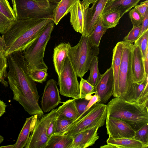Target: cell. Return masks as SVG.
<instances>
[{
    "label": "cell",
    "instance_id": "6da1fadb",
    "mask_svg": "<svg viewBox=\"0 0 148 148\" xmlns=\"http://www.w3.org/2000/svg\"><path fill=\"white\" fill-rule=\"evenodd\" d=\"M7 77L13 99L18 102L29 114L43 115L39 104L40 96L35 82L31 78L23 53L19 52L8 55Z\"/></svg>",
    "mask_w": 148,
    "mask_h": 148
},
{
    "label": "cell",
    "instance_id": "7a4b0ae2",
    "mask_svg": "<svg viewBox=\"0 0 148 148\" xmlns=\"http://www.w3.org/2000/svg\"><path fill=\"white\" fill-rule=\"evenodd\" d=\"M53 19H29L14 21L3 35L8 56L11 53L22 52L40 35Z\"/></svg>",
    "mask_w": 148,
    "mask_h": 148
},
{
    "label": "cell",
    "instance_id": "3957f363",
    "mask_svg": "<svg viewBox=\"0 0 148 148\" xmlns=\"http://www.w3.org/2000/svg\"><path fill=\"white\" fill-rule=\"evenodd\" d=\"M106 117L123 121L135 131L148 123V109L137 102H130L120 97H114L107 105Z\"/></svg>",
    "mask_w": 148,
    "mask_h": 148
},
{
    "label": "cell",
    "instance_id": "277c9868",
    "mask_svg": "<svg viewBox=\"0 0 148 148\" xmlns=\"http://www.w3.org/2000/svg\"><path fill=\"white\" fill-rule=\"evenodd\" d=\"M99 53V47L93 45L88 36L82 35L77 45L70 47L67 55L78 77H83Z\"/></svg>",
    "mask_w": 148,
    "mask_h": 148
},
{
    "label": "cell",
    "instance_id": "5b68a950",
    "mask_svg": "<svg viewBox=\"0 0 148 148\" xmlns=\"http://www.w3.org/2000/svg\"><path fill=\"white\" fill-rule=\"evenodd\" d=\"M53 20L49 23L40 35L23 51L24 58L29 71L48 70L44 60L45 51L53 29Z\"/></svg>",
    "mask_w": 148,
    "mask_h": 148
},
{
    "label": "cell",
    "instance_id": "8992f818",
    "mask_svg": "<svg viewBox=\"0 0 148 148\" xmlns=\"http://www.w3.org/2000/svg\"><path fill=\"white\" fill-rule=\"evenodd\" d=\"M107 114V105L96 103L83 116L73 122L66 129L62 134L73 137L79 132L87 129L98 126H103Z\"/></svg>",
    "mask_w": 148,
    "mask_h": 148
},
{
    "label": "cell",
    "instance_id": "52a82bcc",
    "mask_svg": "<svg viewBox=\"0 0 148 148\" xmlns=\"http://www.w3.org/2000/svg\"><path fill=\"white\" fill-rule=\"evenodd\" d=\"M14 12L17 20L29 19H53V12L58 4L40 3L33 0H14Z\"/></svg>",
    "mask_w": 148,
    "mask_h": 148
},
{
    "label": "cell",
    "instance_id": "ba28073f",
    "mask_svg": "<svg viewBox=\"0 0 148 148\" xmlns=\"http://www.w3.org/2000/svg\"><path fill=\"white\" fill-rule=\"evenodd\" d=\"M123 49L120 67L116 90L112 95L124 99L132 87L133 80L131 68L132 43L123 41Z\"/></svg>",
    "mask_w": 148,
    "mask_h": 148
},
{
    "label": "cell",
    "instance_id": "9c48e42d",
    "mask_svg": "<svg viewBox=\"0 0 148 148\" xmlns=\"http://www.w3.org/2000/svg\"><path fill=\"white\" fill-rule=\"evenodd\" d=\"M77 77L67 55L62 70L58 76V84L61 95L75 99H79V83Z\"/></svg>",
    "mask_w": 148,
    "mask_h": 148
},
{
    "label": "cell",
    "instance_id": "30bf717a",
    "mask_svg": "<svg viewBox=\"0 0 148 148\" xmlns=\"http://www.w3.org/2000/svg\"><path fill=\"white\" fill-rule=\"evenodd\" d=\"M57 110L54 108L38 119L25 148H46L49 139L47 135V127L52 119L57 115Z\"/></svg>",
    "mask_w": 148,
    "mask_h": 148
},
{
    "label": "cell",
    "instance_id": "8fae6325",
    "mask_svg": "<svg viewBox=\"0 0 148 148\" xmlns=\"http://www.w3.org/2000/svg\"><path fill=\"white\" fill-rule=\"evenodd\" d=\"M109 0H97L90 8L84 11V31L82 35L88 36L103 13Z\"/></svg>",
    "mask_w": 148,
    "mask_h": 148
},
{
    "label": "cell",
    "instance_id": "7c38bea8",
    "mask_svg": "<svg viewBox=\"0 0 148 148\" xmlns=\"http://www.w3.org/2000/svg\"><path fill=\"white\" fill-rule=\"evenodd\" d=\"M56 81L51 79L47 82L41 101V108L43 112L50 111L62 103Z\"/></svg>",
    "mask_w": 148,
    "mask_h": 148
},
{
    "label": "cell",
    "instance_id": "4fadbf2b",
    "mask_svg": "<svg viewBox=\"0 0 148 148\" xmlns=\"http://www.w3.org/2000/svg\"><path fill=\"white\" fill-rule=\"evenodd\" d=\"M107 134L113 138H133L135 131L125 121L117 118L106 117Z\"/></svg>",
    "mask_w": 148,
    "mask_h": 148
},
{
    "label": "cell",
    "instance_id": "5bb4252c",
    "mask_svg": "<svg viewBox=\"0 0 148 148\" xmlns=\"http://www.w3.org/2000/svg\"><path fill=\"white\" fill-rule=\"evenodd\" d=\"M114 80L112 69L111 66L101 76L95 86V95L98 97L97 103H106L112 95Z\"/></svg>",
    "mask_w": 148,
    "mask_h": 148
},
{
    "label": "cell",
    "instance_id": "9a60e30c",
    "mask_svg": "<svg viewBox=\"0 0 148 148\" xmlns=\"http://www.w3.org/2000/svg\"><path fill=\"white\" fill-rule=\"evenodd\" d=\"M131 68L134 83L140 84L148 77L145 70L143 59L138 46L133 45L132 54Z\"/></svg>",
    "mask_w": 148,
    "mask_h": 148
},
{
    "label": "cell",
    "instance_id": "2e32d148",
    "mask_svg": "<svg viewBox=\"0 0 148 148\" xmlns=\"http://www.w3.org/2000/svg\"><path fill=\"white\" fill-rule=\"evenodd\" d=\"M99 128L95 126L74 136L72 148H85L93 145L99 138L97 131Z\"/></svg>",
    "mask_w": 148,
    "mask_h": 148
},
{
    "label": "cell",
    "instance_id": "e0dca14e",
    "mask_svg": "<svg viewBox=\"0 0 148 148\" xmlns=\"http://www.w3.org/2000/svg\"><path fill=\"white\" fill-rule=\"evenodd\" d=\"M37 115H32L26 119L25 122L14 144V148H23L26 145L30 135L38 119Z\"/></svg>",
    "mask_w": 148,
    "mask_h": 148
},
{
    "label": "cell",
    "instance_id": "ac0fdd59",
    "mask_svg": "<svg viewBox=\"0 0 148 148\" xmlns=\"http://www.w3.org/2000/svg\"><path fill=\"white\" fill-rule=\"evenodd\" d=\"M71 46L69 43L63 42L56 45L54 48L53 62L58 76L62 70L68 50Z\"/></svg>",
    "mask_w": 148,
    "mask_h": 148
},
{
    "label": "cell",
    "instance_id": "d6986e66",
    "mask_svg": "<svg viewBox=\"0 0 148 148\" xmlns=\"http://www.w3.org/2000/svg\"><path fill=\"white\" fill-rule=\"evenodd\" d=\"M81 1L77 2L70 11V22L74 30L82 34L84 31V11Z\"/></svg>",
    "mask_w": 148,
    "mask_h": 148
},
{
    "label": "cell",
    "instance_id": "ffe728a7",
    "mask_svg": "<svg viewBox=\"0 0 148 148\" xmlns=\"http://www.w3.org/2000/svg\"><path fill=\"white\" fill-rule=\"evenodd\" d=\"M62 103V105L57 108L58 117L70 119L74 121L79 117L75 99H70Z\"/></svg>",
    "mask_w": 148,
    "mask_h": 148
},
{
    "label": "cell",
    "instance_id": "44dd1931",
    "mask_svg": "<svg viewBox=\"0 0 148 148\" xmlns=\"http://www.w3.org/2000/svg\"><path fill=\"white\" fill-rule=\"evenodd\" d=\"M123 49V41L118 42L114 48L111 67L114 77V84L112 95L116 92L118 80Z\"/></svg>",
    "mask_w": 148,
    "mask_h": 148
},
{
    "label": "cell",
    "instance_id": "7402d4cb",
    "mask_svg": "<svg viewBox=\"0 0 148 148\" xmlns=\"http://www.w3.org/2000/svg\"><path fill=\"white\" fill-rule=\"evenodd\" d=\"M141 0H114L108 1L103 12L112 8H116L119 11L121 16L135 7Z\"/></svg>",
    "mask_w": 148,
    "mask_h": 148
},
{
    "label": "cell",
    "instance_id": "603a6c76",
    "mask_svg": "<svg viewBox=\"0 0 148 148\" xmlns=\"http://www.w3.org/2000/svg\"><path fill=\"white\" fill-rule=\"evenodd\" d=\"M80 0H61L54 10L53 20L57 25L60 20L69 13L74 5Z\"/></svg>",
    "mask_w": 148,
    "mask_h": 148
},
{
    "label": "cell",
    "instance_id": "cb8c5ba5",
    "mask_svg": "<svg viewBox=\"0 0 148 148\" xmlns=\"http://www.w3.org/2000/svg\"><path fill=\"white\" fill-rule=\"evenodd\" d=\"M106 142L116 148H147L148 146L134 138H113L109 136Z\"/></svg>",
    "mask_w": 148,
    "mask_h": 148
},
{
    "label": "cell",
    "instance_id": "d4e9b609",
    "mask_svg": "<svg viewBox=\"0 0 148 148\" xmlns=\"http://www.w3.org/2000/svg\"><path fill=\"white\" fill-rule=\"evenodd\" d=\"M73 141V137L53 134L49 139L46 148H72Z\"/></svg>",
    "mask_w": 148,
    "mask_h": 148
},
{
    "label": "cell",
    "instance_id": "484cf974",
    "mask_svg": "<svg viewBox=\"0 0 148 148\" xmlns=\"http://www.w3.org/2000/svg\"><path fill=\"white\" fill-rule=\"evenodd\" d=\"M5 48V44L2 35L0 36V82L4 86L7 87L8 84L5 79L7 77V69L8 64Z\"/></svg>",
    "mask_w": 148,
    "mask_h": 148
},
{
    "label": "cell",
    "instance_id": "4316f807",
    "mask_svg": "<svg viewBox=\"0 0 148 148\" xmlns=\"http://www.w3.org/2000/svg\"><path fill=\"white\" fill-rule=\"evenodd\" d=\"M121 17L119 10L116 8H112L103 12L101 18L103 25L108 29L116 27Z\"/></svg>",
    "mask_w": 148,
    "mask_h": 148
},
{
    "label": "cell",
    "instance_id": "83f0119b",
    "mask_svg": "<svg viewBox=\"0 0 148 148\" xmlns=\"http://www.w3.org/2000/svg\"><path fill=\"white\" fill-rule=\"evenodd\" d=\"M148 77L140 84L134 83L132 87L124 99L130 102H136L138 100L147 83L148 82Z\"/></svg>",
    "mask_w": 148,
    "mask_h": 148
},
{
    "label": "cell",
    "instance_id": "f1b7e54d",
    "mask_svg": "<svg viewBox=\"0 0 148 148\" xmlns=\"http://www.w3.org/2000/svg\"><path fill=\"white\" fill-rule=\"evenodd\" d=\"M107 29L103 25L100 17L92 32L88 36L91 43L93 45L99 47L101 38Z\"/></svg>",
    "mask_w": 148,
    "mask_h": 148
},
{
    "label": "cell",
    "instance_id": "f546056e",
    "mask_svg": "<svg viewBox=\"0 0 148 148\" xmlns=\"http://www.w3.org/2000/svg\"><path fill=\"white\" fill-rule=\"evenodd\" d=\"M99 58L95 57L92 60L90 66V73L87 81L93 86H95L100 79L102 75L100 73L98 66Z\"/></svg>",
    "mask_w": 148,
    "mask_h": 148
},
{
    "label": "cell",
    "instance_id": "4dcf8cb0",
    "mask_svg": "<svg viewBox=\"0 0 148 148\" xmlns=\"http://www.w3.org/2000/svg\"><path fill=\"white\" fill-rule=\"evenodd\" d=\"M79 99L85 98L88 95H92L95 92V86L89 83L87 80L81 78L79 83Z\"/></svg>",
    "mask_w": 148,
    "mask_h": 148
},
{
    "label": "cell",
    "instance_id": "1f68e13d",
    "mask_svg": "<svg viewBox=\"0 0 148 148\" xmlns=\"http://www.w3.org/2000/svg\"><path fill=\"white\" fill-rule=\"evenodd\" d=\"M73 122L70 119L57 116L55 123L54 134H62L67 127Z\"/></svg>",
    "mask_w": 148,
    "mask_h": 148
},
{
    "label": "cell",
    "instance_id": "d6a6232c",
    "mask_svg": "<svg viewBox=\"0 0 148 148\" xmlns=\"http://www.w3.org/2000/svg\"><path fill=\"white\" fill-rule=\"evenodd\" d=\"M148 29L140 35L135 41L134 45L139 47L141 52L143 59L146 55L147 50L148 49Z\"/></svg>",
    "mask_w": 148,
    "mask_h": 148
},
{
    "label": "cell",
    "instance_id": "836d02e7",
    "mask_svg": "<svg viewBox=\"0 0 148 148\" xmlns=\"http://www.w3.org/2000/svg\"><path fill=\"white\" fill-rule=\"evenodd\" d=\"M0 12L11 21L16 20L15 13L8 0H0Z\"/></svg>",
    "mask_w": 148,
    "mask_h": 148
},
{
    "label": "cell",
    "instance_id": "e575fe53",
    "mask_svg": "<svg viewBox=\"0 0 148 148\" xmlns=\"http://www.w3.org/2000/svg\"><path fill=\"white\" fill-rule=\"evenodd\" d=\"M133 138L148 145V123L135 132Z\"/></svg>",
    "mask_w": 148,
    "mask_h": 148
},
{
    "label": "cell",
    "instance_id": "d590c367",
    "mask_svg": "<svg viewBox=\"0 0 148 148\" xmlns=\"http://www.w3.org/2000/svg\"><path fill=\"white\" fill-rule=\"evenodd\" d=\"M47 70H34L29 71L30 75L35 82L41 83L45 81L47 76Z\"/></svg>",
    "mask_w": 148,
    "mask_h": 148
},
{
    "label": "cell",
    "instance_id": "8d00e7d4",
    "mask_svg": "<svg viewBox=\"0 0 148 148\" xmlns=\"http://www.w3.org/2000/svg\"><path fill=\"white\" fill-rule=\"evenodd\" d=\"M141 25L133 27L128 34L123 39V41L132 43L136 41L140 36Z\"/></svg>",
    "mask_w": 148,
    "mask_h": 148
},
{
    "label": "cell",
    "instance_id": "74e56055",
    "mask_svg": "<svg viewBox=\"0 0 148 148\" xmlns=\"http://www.w3.org/2000/svg\"><path fill=\"white\" fill-rule=\"evenodd\" d=\"M129 17L133 27H136L141 25L143 17L136 9L134 8L129 11Z\"/></svg>",
    "mask_w": 148,
    "mask_h": 148
},
{
    "label": "cell",
    "instance_id": "f35d334b",
    "mask_svg": "<svg viewBox=\"0 0 148 148\" xmlns=\"http://www.w3.org/2000/svg\"><path fill=\"white\" fill-rule=\"evenodd\" d=\"M13 21L0 12V33L3 35L8 29Z\"/></svg>",
    "mask_w": 148,
    "mask_h": 148
},
{
    "label": "cell",
    "instance_id": "ab89813d",
    "mask_svg": "<svg viewBox=\"0 0 148 148\" xmlns=\"http://www.w3.org/2000/svg\"><path fill=\"white\" fill-rule=\"evenodd\" d=\"M89 101L85 98L76 99V107L80 116L85 112Z\"/></svg>",
    "mask_w": 148,
    "mask_h": 148
},
{
    "label": "cell",
    "instance_id": "60d3db41",
    "mask_svg": "<svg viewBox=\"0 0 148 148\" xmlns=\"http://www.w3.org/2000/svg\"><path fill=\"white\" fill-rule=\"evenodd\" d=\"M148 8V1L147 0L141 2L139 4L136 5L134 8L140 13L143 17H144L146 11Z\"/></svg>",
    "mask_w": 148,
    "mask_h": 148
},
{
    "label": "cell",
    "instance_id": "b9f144b4",
    "mask_svg": "<svg viewBox=\"0 0 148 148\" xmlns=\"http://www.w3.org/2000/svg\"><path fill=\"white\" fill-rule=\"evenodd\" d=\"M57 115L53 118L49 124L47 130V135L50 138L51 136L54 134L55 123Z\"/></svg>",
    "mask_w": 148,
    "mask_h": 148
},
{
    "label": "cell",
    "instance_id": "7bdbcfd3",
    "mask_svg": "<svg viewBox=\"0 0 148 148\" xmlns=\"http://www.w3.org/2000/svg\"><path fill=\"white\" fill-rule=\"evenodd\" d=\"M147 29H148V8L146 10L143 18V20L141 24L140 36Z\"/></svg>",
    "mask_w": 148,
    "mask_h": 148
},
{
    "label": "cell",
    "instance_id": "ee69618b",
    "mask_svg": "<svg viewBox=\"0 0 148 148\" xmlns=\"http://www.w3.org/2000/svg\"><path fill=\"white\" fill-rule=\"evenodd\" d=\"M97 0H83L81 3L85 9L89 7L90 4H93Z\"/></svg>",
    "mask_w": 148,
    "mask_h": 148
},
{
    "label": "cell",
    "instance_id": "f6af8a7d",
    "mask_svg": "<svg viewBox=\"0 0 148 148\" xmlns=\"http://www.w3.org/2000/svg\"><path fill=\"white\" fill-rule=\"evenodd\" d=\"M148 49H147L145 57L143 59L144 69L146 75H148Z\"/></svg>",
    "mask_w": 148,
    "mask_h": 148
},
{
    "label": "cell",
    "instance_id": "bcb514c9",
    "mask_svg": "<svg viewBox=\"0 0 148 148\" xmlns=\"http://www.w3.org/2000/svg\"><path fill=\"white\" fill-rule=\"evenodd\" d=\"M7 106L6 104L0 99V117L2 116L5 112V109Z\"/></svg>",
    "mask_w": 148,
    "mask_h": 148
},
{
    "label": "cell",
    "instance_id": "7dc6e473",
    "mask_svg": "<svg viewBox=\"0 0 148 148\" xmlns=\"http://www.w3.org/2000/svg\"><path fill=\"white\" fill-rule=\"evenodd\" d=\"M100 148H116V147L114 145L107 144V145H104L101 146L100 147Z\"/></svg>",
    "mask_w": 148,
    "mask_h": 148
},
{
    "label": "cell",
    "instance_id": "c3c4849f",
    "mask_svg": "<svg viewBox=\"0 0 148 148\" xmlns=\"http://www.w3.org/2000/svg\"><path fill=\"white\" fill-rule=\"evenodd\" d=\"M14 144L10 145H8L0 147V148H14Z\"/></svg>",
    "mask_w": 148,
    "mask_h": 148
},
{
    "label": "cell",
    "instance_id": "681fc988",
    "mask_svg": "<svg viewBox=\"0 0 148 148\" xmlns=\"http://www.w3.org/2000/svg\"><path fill=\"white\" fill-rule=\"evenodd\" d=\"M50 3H58L61 0H47Z\"/></svg>",
    "mask_w": 148,
    "mask_h": 148
},
{
    "label": "cell",
    "instance_id": "f907efd6",
    "mask_svg": "<svg viewBox=\"0 0 148 148\" xmlns=\"http://www.w3.org/2000/svg\"><path fill=\"white\" fill-rule=\"evenodd\" d=\"M35 1L40 2V3H42V2H49L47 0H33Z\"/></svg>",
    "mask_w": 148,
    "mask_h": 148
},
{
    "label": "cell",
    "instance_id": "816d5d0a",
    "mask_svg": "<svg viewBox=\"0 0 148 148\" xmlns=\"http://www.w3.org/2000/svg\"><path fill=\"white\" fill-rule=\"evenodd\" d=\"M12 4V6L13 7V10L14 12L15 11V4L14 0H11Z\"/></svg>",
    "mask_w": 148,
    "mask_h": 148
},
{
    "label": "cell",
    "instance_id": "f5cc1de1",
    "mask_svg": "<svg viewBox=\"0 0 148 148\" xmlns=\"http://www.w3.org/2000/svg\"><path fill=\"white\" fill-rule=\"evenodd\" d=\"M4 139L3 137L0 135V144L3 142L4 140Z\"/></svg>",
    "mask_w": 148,
    "mask_h": 148
},
{
    "label": "cell",
    "instance_id": "db71d44e",
    "mask_svg": "<svg viewBox=\"0 0 148 148\" xmlns=\"http://www.w3.org/2000/svg\"><path fill=\"white\" fill-rule=\"evenodd\" d=\"M114 0H109V1H112Z\"/></svg>",
    "mask_w": 148,
    "mask_h": 148
}]
</instances>
